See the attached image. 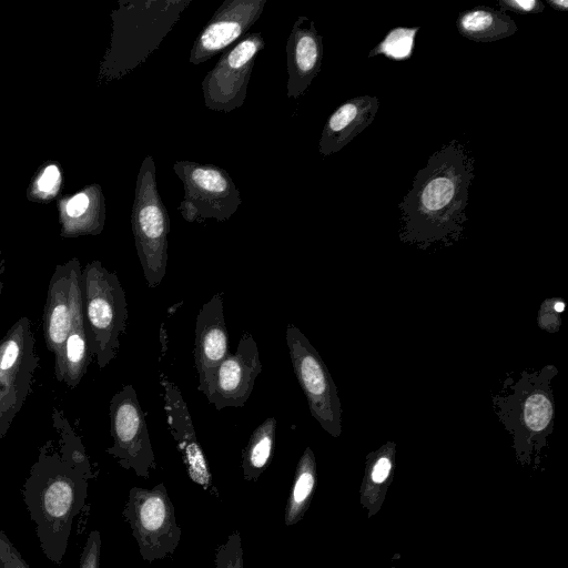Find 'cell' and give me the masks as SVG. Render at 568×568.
Masks as SVG:
<instances>
[{
  "mask_svg": "<svg viewBox=\"0 0 568 568\" xmlns=\"http://www.w3.org/2000/svg\"><path fill=\"white\" fill-rule=\"evenodd\" d=\"M51 417L54 436L39 448L23 485V500L42 552L60 565L94 474L82 438L63 409L54 407Z\"/></svg>",
  "mask_w": 568,
  "mask_h": 568,
  "instance_id": "1",
  "label": "cell"
},
{
  "mask_svg": "<svg viewBox=\"0 0 568 568\" xmlns=\"http://www.w3.org/2000/svg\"><path fill=\"white\" fill-rule=\"evenodd\" d=\"M474 178L471 151L457 139L443 144L416 173L412 189L398 203L399 240L422 250L460 241Z\"/></svg>",
  "mask_w": 568,
  "mask_h": 568,
  "instance_id": "2",
  "label": "cell"
},
{
  "mask_svg": "<svg viewBox=\"0 0 568 568\" xmlns=\"http://www.w3.org/2000/svg\"><path fill=\"white\" fill-rule=\"evenodd\" d=\"M192 0H120L111 12L112 36L99 81L118 80L143 64Z\"/></svg>",
  "mask_w": 568,
  "mask_h": 568,
  "instance_id": "3",
  "label": "cell"
},
{
  "mask_svg": "<svg viewBox=\"0 0 568 568\" xmlns=\"http://www.w3.org/2000/svg\"><path fill=\"white\" fill-rule=\"evenodd\" d=\"M81 284L89 349L102 369L115 358L120 336L125 332L129 316L125 293L118 275L100 261L85 264Z\"/></svg>",
  "mask_w": 568,
  "mask_h": 568,
  "instance_id": "4",
  "label": "cell"
},
{
  "mask_svg": "<svg viewBox=\"0 0 568 568\" xmlns=\"http://www.w3.org/2000/svg\"><path fill=\"white\" fill-rule=\"evenodd\" d=\"M131 225L144 278L149 288H155L166 272L170 217L158 191L151 155L143 159L136 176Z\"/></svg>",
  "mask_w": 568,
  "mask_h": 568,
  "instance_id": "5",
  "label": "cell"
},
{
  "mask_svg": "<svg viewBox=\"0 0 568 568\" xmlns=\"http://www.w3.org/2000/svg\"><path fill=\"white\" fill-rule=\"evenodd\" d=\"M143 560L153 562L171 556L182 529L163 483L152 488L132 487L122 510Z\"/></svg>",
  "mask_w": 568,
  "mask_h": 568,
  "instance_id": "6",
  "label": "cell"
},
{
  "mask_svg": "<svg viewBox=\"0 0 568 568\" xmlns=\"http://www.w3.org/2000/svg\"><path fill=\"white\" fill-rule=\"evenodd\" d=\"M173 171L184 190L178 211L189 223L210 219L225 222L242 203L232 178L217 165L180 160L173 164Z\"/></svg>",
  "mask_w": 568,
  "mask_h": 568,
  "instance_id": "7",
  "label": "cell"
},
{
  "mask_svg": "<svg viewBox=\"0 0 568 568\" xmlns=\"http://www.w3.org/2000/svg\"><path fill=\"white\" fill-rule=\"evenodd\" d=\"M38 364L31 321L21 316L0 341V439L23 406Z\"/></svg>",
  "mask_w": 568,
  "mask_h": 568,
  "instance_id": "8",
  "label": "cell"
},
{
  "mask_svg": "<svg viewBox=\"0 0 568 568\" xmlns=\"http://www.w3.org/2000/svg\"><path fill=\"white\" fill-rule=\"evenodd\" d=\"M285 338L292 366L311 415L324 430L338 437L342 429V405L337 387L324 361L295 325H287Z\"/></svg>",
  "mask_w": 568,
  "mask_h": 568,
  "instance_id": "9",
  "label": "cell"
},
{
  "mask_svg": "<svg viewBox=\"0 0 568 568\" xmlns=\"http://www.w3.org/2000/svg\"><path fill=\"white\" fill-rule=\"evenodd\" d=\"M109 415L113 445L105 452L122 468L133 470L139 477L149 478L156 466L155 455L144 413L132 385H124L112 396Z\"/></svg>",
  "mask_w": 568,
  "mask_h": 568,
  "instance_id": "10",
  "label": "cell"
},
{
  "mask_svg": "<svg viewBox=\"0 0 568 568\" xmlns=\"http://www.w3.org/2000/svg\"><path fill=\"white\" fill-rule=\"evenodd\" d=\"M264 47L262 33L253 32L221 54L201 83L209 110L229 113L243 105L256 57Z\"/></svg>",
  "mask_w": 568,
  "mask_h": 568,
  "instance_id": "11",
  "label": "cell"
},
{
  "mask_svg": "<svg viewBox=\"0 0 568 568\" xmlns=\"http://www.w3.org/2000/svg\"><path fill=\"white\" fill-rule=\"evenodd\" d=\"M555 366H546L537 373H524L506 396H496L495 406L503 424L530 435H541L554 426L551 379Z\"/></svg>",
  "mask_w": 568,
  "mask_h": 568,
  "instance_id": "12",
  "label": "cell"
},
{
  "mask_svg": "<svg viewBox=\"0 0 568 568\" xmlns=\"http://www.w3.org/2000/svg\"><path fill=\"white\" fill-rule=\"evenodd\" d=\"M261 372L262 362L256 342L252 334L244 332L236 352L223 359L201 393L217 410L243 407Z\"/></svg>",
  "mask_w": 568,
  "mask_h": 568,
  "instance_id": "13",
  "label": "cell"
},
{
  "mask_svg": "<svg viewBox=\"0 0 568 568\" xmlns=\"http://www.w3.org/2000/svg\"><path fill=\"white\" fill-rule=\"evenodd\" d=\"M82 268L73 257L58 264L50 277L43 310V336L55 356L64 344L77 312L82 308Z\"/></svg>",
  "mask_w": 568,
  "mask_h": 568,
  "instance_id": "14",
  "label": "cell"
},
{
  "mask_svg": "<svg viewBox=\"0 0 568 568\" xmlns=\"http://www.w3.org/2000/svg\"><path fill=\"white\" fill-rule=\"evenodd\" d=\"M266 0H225L199 33L190 62L201 64L243 37L261 17Z\"/></svg>",
  "mask_w": 568,
  "mask_h": 568,
  "instance_id": "15",
  "label": "cell"
},
{
  "mask_svg": "<svg viewBox=\"0 0 568 568\" xmlns=\"http://www.w3.org/2000/svg\"><path fill=\"white\" fill-rule=\"evenodd\" d=\"M164 410L169 429L181 453L190 479L205 491L219 496L213 486L212 474L197 442L186 403L179 387L161 374Z\"/></svg>",
  "mask_w": 568,
  "mask_h": 568,
  "instance_id": "16",
  "label": "cell"
},
{
  "mask_svg": "<svg viewBox=\"0 0 568 568\" xmlns=\"http://www.w3.org/2000/svg\"><path fill=\"white\" fill-rule=\"evenodd\" d=\"M230 354L223 296L214 294L202 305L195 322L194 363L201 392Z\"/></svg>",
  "mask_w": 568,
  "mask_h": 568,
  "instance_id": "17",
  "label": "cell"
},
{
  "mask_svg": "<svg viewBox=\"0 0 568 568\" xmlns=\"http://www.w3.org/2000/svg\"><path fill=\"white\" fill-rule=\"evenodd\" d=\"M287 97L297 99L305 93L321 71L323 39L315 22L300 16L293 23L286 42Z\"/></svg>",
  "mask_w": 568,
  "mask_h": 568,
  "instance_id": "18",
  "label": "cell"
},
{
  "mask_svg": "<svg viewBox=\"0 0 568 568\" xmlns=\"http://www.w3.org/2000/svg\"><path fill=\"white\" fill-rule=\"evenodd\" d=\"M379 109L377 97L359 95L343 102L326 120L318 152L328 156L341 151L375 120Z\"/></svg>",
  "mask_w": 568,
  "mask_h": 568,
  "instance_id": "19",
  "label": "cell"
},
{
  "mask_svg": "<svg viewBox=\"0 0 568 568\" xmlns=\"http://www.w3.org/2000/svg\"><path fill=\"white\" fill-rule=\"evenodd\" d=\"M59 211L62 236L100 234L105 221L104 196L100 185L92 184L65 199Z\"/></svg>",
  "mask_w": 568,
  "mask_h": 568,
  "instance_id": "20",
  "label": "cell"
},
{
  "mask_svg": "<svg viewBox=\"0 0 568 568\" xmlns=\"http://www.w3.org/2000/svg\"><path fill=\"white\" fill-rule=\"evenodd\" d=\"M53 357L55 379L69 388H75L92 358L84 326L83 306L77 312L64 344Z\"/></svg>",
  "mask_w": 568,
  "mask_h": 568,
  "instance_id": "21",
  "label": "cell"
},
{
  "mask_svg": "<svg viewBox=\"0 0 568 568\" xmlns=\"http://www.w3.org/2000/svg\"><path fill=\"white\" fill-rule=\"evenodd\" d=\"M459 34L475 42H495L518 31L515 21L505 11L486 6L475 7L458 14Z\"/></svg>",
  "mask_w": 568,
  "mask_h": 568,
  "instance_id": "22",
  "label": "cell"
},
{
  "mask_svg": "<svg viewBox=\"0 0 568 568\" xmlns=\"http://www.w3.org/2000/svg\"><path fill=\"white\" fill-rule=\"evenodd\" d=\"M276 426V419L268 417L250 436L242 453V470L245 480L256 481L270 465L274 453Z\"/></svg>",
  "mask_w": 568,
  "mask_h": 568,
  "instance_id": "23",
  "label": "cell"
},
{
  "mask_svg": "<svg viewBox=\"0 0 568 568\" xmlns=\"http://www.w3.org/2000/svg\"><path fill=\"white\" fill-rule=\"evenodd\" d=\"M315 483V459L313 452L307 447L298 460L294 481L288 494L284 515L286 526H293L303 517L312 497Z\"/></svg>",
  "mask_w": 568,
  "mask_h": 568,
  "instance_id": "24",
  "label": "cell"
},
{
  "mask_svg": "<svg viewBox=\"0 0 568 568\" xmlns=\"http://www.w3.org/2000/svg\"><path fill=\"white\" fill-rule=\"evenodd\" d=\"M419 27H397L387 32L385 38L373 48L368 58L384 55L394 61H405L412 57Z\"/></svg>",
  "mask_w": 568,
  "mask_h": 568,
  "instance_id": "25",
  "label": "cell"
},
{
  "mask_svg": "<svg viewBox=\"0 0 568 568\" xmlns=\"http://www.w3.org/2000/svg\"><path fill=\"white\" fill-rule=\"evenodd\" d=\"M61 171L58 165L50 163L45 165L34 178L31 185L30 196L33 195L34 200H49L55 196L61 186Z\"/></svg>",
  "mask_w": 568,
  "mask_h": 568,
  "instance_id": "26",
  "label": "cell"
},
{
  "mask_svg": "<svg viewBox=\"0 0 568 568\" xmlns=\"http://www.w3.org/2000/svg\"><path fill=\"white\" fill-rule=\"evenodd\" d=\"M215 568H244V551L239 530L232 531L217 547Z\"/></svg>",
  "mask_w": 568,
  "mask_h": 568,
  "instance_id": "27",
  "label": "cell"
},
{
  "mask_svg": "<svg viewBox=\"0 0 568 568\" xmlns=\"http://www.w3.org/2000/svg\"><path fill=\"white\" fill-rule=\"evenodd\" d=\"M0 568H30L2 530H0Z\"/></svg>",
  "mask_w": 568,
  "mask_h": 568,
  "instance_id": "28",
  "label": "cell"
},
{
  "mask_svg": "<svg viewBox=\"0 0 568 568\" xmlns=\"http://www.w3.org/2000/svg\"><path fill=\"white\" fill-rule=\"evenodd\" d=\"M101 555V535L98 530L89 534L83 547L79 568H99Z\"/></svg>",
  "mask_w": 568,
  "mask_h": 568,
  "instance_id": "29",
  "label": "cell"
},
{
  "mask_svg": "<svg viewBox=\"0 0 568 568\" xmlns=\"http://www.w3.org/2000/svg\"><path fill=\"white\" fill-rule=\"evenodd\" d=\"M498 7L503 11H513L519 14L540 13L545 4L539 0H499Z\"/></svg>",
  "mask_w": 568,
  "mask_h": 568,
  "instance_id": "30",
  "label": "cell"
},
{
  "mask_svg": "<svg viewBox=\"0 0 568 568\" xmlns=\"http://www.w3.org/2000/svg\"><path fill=\"white\" fill-rule=\"evenodd\" d=\"M392 463L387 457H381L372 470V479L376 484L383 483L389 475Z\"/></svg>",
  "mask_w": 568,
  "mask_h": 568,
  "instance_id": "31",
  "label": "cell"
},
{
  "mask_svg": "<svg viewBox=\"0 0 568 568\" xmlns=\"http://www.w3.org/2000/svg\"><path fill=\"white\" fill-rule=\"evenodd\" d=\"M546 2L555 10L568 11V1L567 0H547Z\"/></svg>",
  "mask_w": 568,
  "mask_h": 568,
  "instance_id": "32",
  "label": "cell"
},
{
  "mask_svg": "<svg viewBox=\"0 0 568 568\" xmlns=\"http://www.w3.org/2000/svg\"><path fill=\"white\" fill-rule=\"evenodd\" d=\"M4 262H6L4 258L0 254V295H1V292L3 288V283H2L1 276L4 272Z\"/></svg>",
  "mask_w": 568,
  "mask_h": 568,
  "instance_id": "33",
  "label": "cell"
}]
</instances>
